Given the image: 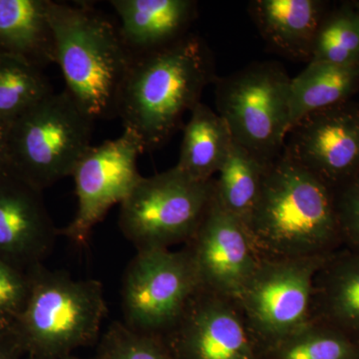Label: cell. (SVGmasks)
I'll list each match as a JSON object with an SVG mask.
<instances>
[{"label": "cell", "instance_id": "obj_1", "mask_svg": "<svg viewBox=\"0 0 359 359\" xmlns=\"http://www.w3.org/2000/svg\"><path fill=\"white\" fill-rule=\"evenodd\" d=\"M215 80L209 47L188 33L162 48L133 54L118 99L117 117L124 130L140 139L144 151L151 152L170 140Z\"/></svg>", "mask_w": 359, "mask_h": 359}, {"label": "cell", "instance_id": "obj_2", "mask_svg": "<svg viewBox=\"0 0 359 359\" xmlns=\"http://www.w3.org/2000/svg\"><path fill=\"white\" fill-rule=\"evenodd\" d=\"M248 231L261 259L323 256L344 248L334 190L285 151L266 168Z\"/></svg>", "mask_w": 359, "mask_h": 359}, {"label": "cell", "instance_id": "obj_3", "mask_svg": "<svg viewBox=\"0 0 359 359\" xmlns=\"http://www.w3.org/2000/svg\"><path fill=\"white\" fill-rule=\"evenodd\" d=\"M48 14L65 91L94 122L117 117L120 91L133 58L118 26L87 4L49 0Z\"/></svg>", "mask_w": 359, "mask_h": 359}, {"label": "cell", "instance_id": "obj_4", "mask_svg": "<svg viewBox=\"0 0 359 359\" xmlns=\"http://www.w3.org/2000/svg\"><path fill=\"white\" fill-rule=\"evenodd\" d=\"M107 313L102 283L32 268L30 292L14 335L36 359L70 355L93 344Z\"/></svg>", "mask_w": 359, "mask_h": 359}, {"label": "cell", "instance_id": "obj_5", "mask_svg": "<svg viewBox=\"0 0 359 359\" xmlns=\"http://www.w3.org/2000/svg\"><path fill=\"white\" fill-rule=\"evenodd\" d=\"M94 123L65 90L52 92L14 119L11 174L39 191L72 176L91 147Z\"/></svg>", "mask_w": 359, "mask_h": 359}, {"label": "cell", "instance_id": "obj_6", "mask_svg": "<svg viewBox=\"0 0 359 359\" xmlns=\"http://www.w3.org/2000/svg\"><path fill=\"white\" fill-rule=\"evenodd\" d=\"M217 110L233 141L264 165L283 154L290 129L292 78L278 62H255L215 80Z\"/></svg>", "mask_w": 359, "mask_h": 359}, {"label": "cell", "instance_id": "obj_7", "mask_svg": "<svg viewBox=\"0 0 359 359\" xmlns=\"http://www.w3.org/2000/svg\"><path fill=\"white\" fill-rule=\"evenodd\" d=\"M214 195V179L197 181L176 166L142 177L120 205L119 226L137 250L187 244Z\"/></svg>", "mask_w": 359, "mask_h": 359}, {"label": "cell", "instance_id": "obj_8", "mask_svg": "<svg viewBox=\"0 0 359 359\" xmlns=\"http://www.w3.org/2000/svg\"><path fill=\"white\" fill-rule=\"evenodd\" d=\"M330 255L259 261L236 299L259 353L309 323L314 276Z\"/></svg>", "mask_w": 359, "mask_h": 359}, {"label": "cell", "instance_id": "obj_9", "mask_svg": "<svg viewBox=\"0 0 359 359\" xmlns=\"http://www.w3.org/2000/svg\"><path fill=\"white\" fill-rule=\"evenodd\" d=\"M200 290L199 276L186 248L140 250L123 280L125 323L137 332L165 337Z\"/></svg>", "mask_w": 359, "mask_h": 359}, {"label": "cell", "instance_id": "obj_10", "mask_svg": "<svg viewBox=\"0 0 359 359\" xmlns=\"http://www.w3.org/2000/svg\"><path fill=\"white\" fill-rule=\"evenodd\" d=\"M145 153L140 139L129 130L121 136L91 146L73 171L77 196L74 219L59 236L77 245L86 244L92 231L111 208L121 205L142 176L137 162Z\"/></svg>", "mask_w": 359, "mask_h": 359}, {"label": "cell", "instance_id": "obj_11", "mask_svg": "<svg viewBox=\"0 0 359 359\" xmlns=\"http://www.w3.org/2000/svg\"><path fill=\"white\" fill-rule=\"evenodd\" d=\"M285 152L334 192L359 172L358 104L306 115L290 128Z\"/></svg>", "mask_w": 359, "mask_h": 359}, {"label": "cell", "instance_id": "obj_12", "mask_svg": "<svg viewBox=\"0 0 359 359\" xmlns=\"http://www.w3.org/2000/svg\"><path fill=\"white\" fill-rule=\"evenodd\" d=\"M185 248L192 257L201 289L233 301L261 261L247 226L224 211L215 194Z\"/></svg>", "mask_w": 359, "mask_h": 359}, {"label": "cell", "instance_id": "obj_13", "mask_svg": "<svg viewBox=\"0 0 359 359\" xmlns=\"http://www.w3.org/2000/svg\"><path fill=\"white\" fill-rule=\"evenodd\" d=\"M164 337L176 359H261L237 302L203 289Z\"/></svg>", "mask_w": 359, "mask_h": 359}, {"label": "cell", "instance_id": "obj_14", "mask_svg": "<svg viewBox=\"0 0 359 359\" xmlns=\"http://www.w3.org/2000/svg\"><path fill=\"white\" fill-rule=\"evenodd\" d=\"M58 236L41 191L13 175L0 176V259L13 266L29 263L34 268Z\"/></svg>", "mask_w": 359, "mask_h": 359}, {"label": "cell", "instance_id": "obj_15", "mask_svg": "<svg viewBox=\"0 0 359 359\" xmlns=\"http://www.w3.org/2000/svg\"><path fill=\"white\" fill-rule=\"evenodd\" d=\"M309 321L359 346V252L341 248L314 276Z\"/></svg>", "mask_w": 359, "mask_h": 359}, {"label": "cell", "instance_id": "obj_16", "mask_svg": "<svg viewBox=\"0 0 359 359\" xmlns=\"http://www.w3.org/2000/svg\"><path fill=\"white\" fill-rule=\"evenodd\" d=\"M120 35L133 54L162 48L188 34L197 14L193 0H111Z\"/></svg>", "mask_w": 359, "mask_h": 359}, {"label": "cell", "instance_id": "obj_17", "mask_svg": "<svg viewBox=\"0 0 359 359\" xmlns=\"http://www.w3.org/2000/svg\"><path fill=\"white\" fill-rule=\"evenodd\" d=\"M250 18L273 50L295 60L311 61L314 39L325 14L320 0H254Z\"/></svg>", "mask_w": 359, "mask_h": 359}, {"label": "cell", "instance_id": "obj_18", "mask_svg": "<svg viewBox=\"0 0 359 359\" xmlns=\"http://www.w3.org/2000/svg\"><path fill=\"white\" fill-rule=\"evenodd\" d=\"M49 0H0V52L42 69L56 62Z\"/></svg>", "mask_w": 359, "mask_h": 359}, {"label": "cell", "instance_id": "obj_19", "mask_svg": "<svg viewBox=\"0 0 359 359\" xmlns=\"http://www.w3.org/2000/svg\"><path fill=\"white\" fill-rule=\"evenodd\" d=\"M358 89L359 63L309 61L290 82V128L306 115L348 102Z\"/></svg>", "mask_w": 359, "mask_h": 359}, {"label": "cell", "instance_id": "obj_20", "mask_svg": "<svg viewBox=\"0 0 359 359\" xmlns=\"http://www.w3.org/2000/svg\"><path fill=\"white\" fill-rule=\"evenodd\" d=\"M190 114L176 167L190 178L210 181L228 157L233 136L223 118L205 104H198Z\"/></svg>", "mask_w": 359, "mask_h": 359}, {"label": "cell", "instance_id": "obj_21", "mask_svg": "<svg viewBox=\"0 0 359 359\" xmlns=\"http://www.w3.org/2000/svg\"><path fill=\"white\" fill-rule=\"evenodd\" d=\"M266 165L233 141L228 157L214 180L219 205L247 226L259 199Z\"/></svg>", "mask_w": 359, "mask_h": 359}, {"label": "cell", "instance_id": "obj_22", "mask_svg": "<svg viewBox=\"0 0 359 359\" xmlns=\"http://www.w3.org/2000/svg\"><path fill=\"white\" fill-rule=\"evenodd\" d=\"M52 92L40 68L0 52V117L14 120Z\"/></svg>", "mask_w": 359, "mask_h": 359}, {"label": "cell", "instance_id": "obj_23", "mask_svg": "<svg viewBox=\"0 0 359 359\" xmlns=\"http://www.w3.org/2000/svg\"><path fill=\"white\" fill-rule=\"evenodd\" d=\"M259 355L261 359H359V346L332 328L309 321Z\"/></svg>", "mask_w": 359, "mask_h": 359}, {"label": "cell", "instance_id": "obj_24", "mask_svg": "<svg viewBox=\"0 0 359 359\" xmlns=\"http://www.w3.org/2000/svg\"><path fill=\"white\" fill-rule=\"evenodd\" d=\"M311 61L359 63V13L353 4L325 14L314 39Z\"/></svg>", "mask_w": 359, "mask_h": 359}, {"label": "cell", "instance_id": "obj_25", "mask_svg": "<svg viewBox=\"0 0 359 359\" xmlns=\"http://www.w3.org/2000/svg\"><path fill=\"white\" fill-rule=\"evenodd\" d=\"M94 359H176L166 339L115 321L106 330Z\"/></svg>", "mask_w": 359, "mask_h": 359}, {"label": "cell", "instance_id": "obj_26", "mask_svg": "<svg viewBox=\"0 0 359 359\" xmlns=\"http://www.w3.org/2000/svg\"><path fill=\"white\" fill-rule=\"evenodd\" d=\"M344 248L359 252V172L334 191Z\"/></svg>", "mask_w": 359, "mask_h": 359}, {"label": "cell", "instance_id": "obj_27", "mask_svg": "<svg viewBox=\"0 0 359 359\" xmlns=\"http://www.w3.org/2000/svg\"><path fill=\"white\" fill-rule=\"evenodd\" d=\"M30 292V276L26 278L15 266L0 259V316L13 320L25 309Z\"/></svg>", "mask_w": 359, "mask_h": 359}, {"label": "cell", "instance_id": "obj_28", "mask_svg": "<svg viewBox=\"0 0 359 359\" xmlns=\"http://www.w3.org/2000/svg\"><path fill=\"white\" fill-rule=\"evenodd\" d=\"M13 121L0 117V176L11 174V139Z\"/></svg>", "mask_w": 359, "mask_h": 359}, {"label": "cell", "instance_id": "obj_29", "mask_svg": "<svg viewBox=\"0 0 359 359\" xmlns=\"http://www.w3.org/2000/svg\"><path fill=\"white\" fill-rule=\"evenodd\" d=\"M13 325L14 323H11V320L0 316V339L6 335L14 334Z\"/></svg>", "mask_w": 359, "mask_h": 359}, {"label": "cell", "instance_id": "obj_30", "mask_svg": "<svg viewBox=\"0 0 359 359\" xmlns=\"http://www.w3.org/2000/svg\"><path fill=\"white\" fill-rule=\"evenodd\" d=\"M11 348L13 347L6 346L0 344V359H15Z\"/></svg>", "mask_w": 359, "mask_h": 359}, {"label": "cell", "instance_id": "obj_31", "mask_svg": "<svg viewBox=\"0 0 359 359\" xmlns=\"http://www.w3.org/2000/svg\"><path fill=\"white\" fill-rule=\"evenodd\" d=\"M56 359H94V358H77V356L72 355V354H70V355H66L63 356V358H59Z\"/></svg>", "mask_w": 359, "mask_h": 359}, {"label": "cell", "instance_id": "obj_32", "mask_svg": "<svg viewBox=\"0 0 359 359\" xmlns=\"http://www.w3.org/2000/svg\"><path fill=\"white\" fill-rule=\"evenodd\" d=\"M351 4H353L354 8H355L356 11L359 13V1L351 2Z\"/></svg>", "mask_w": 359, "mask_h": 359}]
</instances>
